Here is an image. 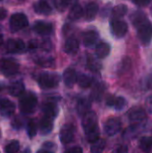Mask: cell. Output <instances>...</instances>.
Here are the masks:
<instances>
[{
    "label": "cell",
    "instance_id": "6da1fadb",
    "mask_svg": "<svg viewBox=\"0 0 152 153\" xmlns=\"http://www.w3.org/2000/svg\"><path fill=\"white\" fill-rule=\"evenodd\" d=\"M37 104H38L37 96L31 91L24 92L20 97L19 107H20V110L23 114L28 115L33 113L37 107Z\"/></svg>",
    "mask_w": 152,
    "mask_h": 153
},
{
    "label": "cell",
    "instance_id": "7a4b0ae2",
    "mask_svg": "<svg viewBox=\"0 0 152 153\" xmlns=\"http://www.w3.org/2000/svg\"><path fill=\"white\" fill-rule=\"evenodd\" d=\"M60 76L53 73H42L38 78L39 86L43 89H52L59 84Z\"/></svg>",
    "mask_w": 152,
    "mask_h": 153
},
{
    "label": "cell",
    "instance_id": "3957f363",
    "mask_svg": "<svg viewBox=\"0 0 152 153\" xmlns=\"http://www.w3.org/2000/svg\"><path fill=\"white\" fill-rule=\"evenodd\" d=\"M28 18L25 14L21 13H13L9 21V25H10V30L13 32L19 31L25 27L28 26Z\"/></svg>",
    "mask_w": 152,
    "mask_h": 153
},
{
    "label": "cell",
    "instance_id": "277c9868",
    "mask_svg": "<svg viewBox=\"0 0 152 153\" xmlns=\"http://www.w3.org/2000/svg\"><path fill=\"white\" fill-rule=\"evenodd\" d=\"M137 35L143 45H149L152 39V23L148 20L139 25Z\"/></svg>",
    "mask_w": 152,
    "mask_h": 153
},
{
    "label": "cell",
    "instance_id": "5b68a950",
    "mask_svg": "<svg viewBox=\"0 0 152 153\" xmlns=\"http://www.w3.org/2000/svg\"><path fill=\"white\" fill-rule=\"evenodd\" d=\"M19 64L13 59L4 58L0 60V72L5 76H12L18 73Z\"/></svg>",
    "mask_w": 152,
    "mask_h": 153
},
{
    "label": "cell",
    "instance_id": "8992f818",
    "mask_svg": "<svg viewBox=\"0 0 152 153\" xmlns=\"http://www.w3.org/2000/svg\"><path fill=\"white\" fill-rule=\"evenodd\" d=\"M82 127H83L85 133H88V132H90L92 130L99 128L98 117H97L96 113L90 111L86 115H84L82 117Z\"/></svg>",
    "mask_w": 152,
    "mask_h": 153
},
{
    "label": "cell",
    "instance_id": "52a82bcc",
    "mask_svg": "<svg viewBox=\"0 0 152 153\" xmlns=\"http://www.w3.org/2000/svg\"><path fill=\"white\" fill-rule=\"evenodd\" d=\"M110 27H111V31L113 35L117 39L125 37L128 31L127 23L121 20H112L110 23Z\"/></svg>",
    "mask_w": 152,
    "mask_h": 153
},
{
    "label": "cell",
    "instance_id": "ba28073f",
    "mask_svg": "<svg viewBox=\"0 0 152 153\" xmlns=\"http://www.w3.org/2000/svg\"><path fill=\"white\" fill-rule=\"evenodd\" d=\"M122 127L121 121L117 118H109L104 125V131L108 136L116 135Z\"/></svg>",
    "mask_w": 152,
    "mask_h": 153
},
{
    "label": "cell",
    "instance_id": "9c48e42d",
    "mask_svg": "<svg viewBox=\"0 0 152 153\" xmlns=\"http://www.w3.org/2000/svg\"><path fill=\"white\" fill-rule=\"evenodd\" d=\"M128 117L129 120L133 123V125H139L146 119V113L142 108L135 107L129 111Z\"/></svg>",
    "mask_w": 152,
    "mask_h": 153
},
{
    "label": "cell",
    "instance_id": "30bf717a",
    "mask_svg": "<svg viewBox=\"0 0 152 153\" xmlns=\"http://www.w3.org/2000/svg\"><path fill=\"white\" fill-rule=\"evenodd\" d=\"M74 137V128L72 125H65L59 134V138L62 143L67 144L70 143Z\"/></svg>",
    "mask_w": 152,
    "mask_h": 153
},
{
    "label": "cell",
    "instance_id": "8fae6325",
    "mask_svg": "<svg viewBox=\"0 0 152 153\" xmlns=\"http://www.w3.org/2000/svg\"><path fill=\"white\" fill-rule=\"evenodd\" d=\"M6 50L10 53H22L25 50V44L19 39H8L6 42Z\"/></svg>",
    "mask_w": 152,
    "mask_h": 153
},
{
    "label": "cell",
    "instance_id": "7c38bea8",
    "mask_svg": "<svg viewBox=\"0 0 152 153\" xmlns=\"http://www.w3.org/2000/svg\"><path fill=\"white\" fill-rule=\"evenodd\" d=\"M15 105L8 99H0V113L4 117H10L14 113Z\"/></svg>",
    "mask_w": 152,
    "mask_h": 153
},
{
    "label": "cell",
    "instance_id": "4fadbf2b",
    "mask_svg": "<svg viewBox=\"0 0 152 153\" xmlns=\"http://www.w3.org/2000/svg\"><path fill=\"white\" fill-rule=\"evenodd\" d=\"M33 30L36 33L42 36H46V35H49L53 31V25L47 22L39 21L35 22L33 26Z\"/></svg>",
    "mask_w": 152,
    "mask_h": 153
},
{
    "label": "cell",
    "instance_id": "5bb4252c",
    "mask_svg": "<svg viewBox=\"0 0 152 153\" xmlns=\"http://www.w3.org/2000/svg\"><path fill=\"white\" fill-rule=\"evenodd\" d=\"M43 113L45 117H50L55 119L56 117L58 115L59 112V108L57 107V105L54 102H47L44 104L43 106Z\"/></svg>",
    "mask_w": 152,
    "mask_h": 153
},
{
    "label": "cell",
    "instance_id": "9a60e30c",
    "mask_svg": "<svg viewBox=\"0 0 152 153\" xmlns=\"http://www.w3.org/2000/svg\"><path fill=\"white\" fill-rule=\"evenodd\" d=\"M99 39V33L96 30H88L83 34V44L85 47H93Z\"/></svg>",
    "mask_w": 152,
    "mask_h": 153
},
{
    "label": "cell",
    "instance_id": "2e32d148",
    "mask_svg": "<svg viewBox=\"0 0 152 153\" xmlns=\"http://www.w3.org/2000/svg\"><path fill=\"white\" fill-rule=\"evenodd\" d=\"M63 78H64L65 84L67 87H73L74 85V83L77 82L78 76H77L76 72H75L74 69H73V68H67L64 72Z\"/></svg>",
    "mask_w": 152,
    "mask_h": 153
},
{
    "label": "cell",
    "instance_id": "e0dca14e",
    "mask_svg": "<svg viewBox=\"0 0 152 153\" xmlns=\"http://www.w3.org/2000/svg\"><path fill=\"white\" fill-rule=\"evenodd\" d=\"M108 105H109L110 107H113L116 110L120 111L126 108L127 101L123 97H116V98L110 97L109 99H108Z\"/></svg>",
    "mask_w": 152,
    "mask_h": 153
},
{
    "label": "cell",
    "instance_id": "ac0fdd59",
    "mask_svg": "<svg viewBox=\"0 0 152 153\" xmlns=\"http://www.w3.org/2000/svg\"><path fill=\"white\" fill-rule=\"evenodd\" d=\"M9 94L13 97H21L25 92L24 84L22 82H14L10 84L8 88Z\"/></svg>",
    "mask_w": 152,
    "mask_h": 153
},
{
    "label": "cell",
    "instance_id": "d6986e66",
    "mask_svg": "<svg viewBox=\"0 0 152 153\" xmlns=\"http://www.w3.org/2000/svg\"><path fill=\"white\" fill-rule=\"evenodd\" d=\"M33 7H34V11L39 14L47 15V14L51 13V12H52V8L49 5V4L44 0H39L37 3H35Z\"/></svg>",
    "mask_w": 152,
    "mask_h": 153
},
{
    "label": "cell",
    "instance_id": "ffe728a7",
    "mask_svg": "<svg viewBox=\"0 0 152 153\" xmlns=\"http://www.w3.org/2000/svg\"><path fill=\"white\" fill-rule=\"evenodd\" d=\"M98 12H99V5H98V4H96L94 2L89 3L87 4V6H86V10H85V13H84L85 19L87 21H89V22L94 20L95 17L98 14Z\"/></svg>",
    "mask_w": 152,
    "mask_h": 153
},
{
    "label": "cell",
    "instance_id": "44dd1931",
    "mask_svg": "<svg viewBox=\"0 0 152 153\" xmlns=\"http://www.w3.org/2000/svg\"><path fill=\"white\" fill-rule=\"evenodd\" d=\"M53 118L45 117L41 119L40 123H39V130L40 133L44 135L48 134L52 130H53Z\"/></svg>",
    "mask_w": 152,
    "mask_h": 153
},
{
    "label": "cell",
    "instance_id": "7402d4cb",
    "mask_svg": "<svg viewBox=\"0 0 152 153\" xmlns=\"http://www.w3.org/2000/svg\"><path fill=\"white\" fill-rule=\"evenodd\" d=\"M79 49V42L75 38H69L65 44V51L69 55H74Z\"/></svg>",
    "mask_w": 152,
    "mask_h": 153
},
{
    "label": "cell",
    "instance_id": "603a6c76",
    "mask_svg": "<svg viewBox=\"0 0 152 153\" xmlns=\"http://www.w3.org/2000/svg\"><path fill=\"white\" fill-rule=\"evenodd\" d=\"M110 53V46L102 41V42H99L97 47H96V55L99 58H105L107 57Z\"/></svg>",
    "mask_w": 152,
    "mask_h": 153
},
{
    "label": "cell",
    "instance_id": "cb8c5ba5",
    "mask_svg": "<svg viewBox=\"0 0 152 153\" xmlns=\"http://www.w3.org/2000/svg\"><path fill=\"white\" fill-rule=\"evenodd\" d=\"M83 14H84V13H83V9H82V5L79 4H75L74 5H73L71 7V10L68 14V18L72 21H76V20L82 18Z\"/></svg>",
    "mask_w": 152,
    "mask_h": 153
},
{
    "label": "cell",
    "instance_id": "d4e9b609",
    "mask_svg": "<svg viewBox=\"0 0 152 153\" xmlns=\"http://www.w3.org/2000/svg\"><path fill=\"white\" fill-rule=\"evenodd\" d=\"M128 8L125 4H118L112 10V20H120L127 13Z\"/></svg>",
    "mask_w": 152,
    "mask_h": 153
},
{
    "label": "cell",
    "instance_id": "484cf974",
    "mask_svg": "<svg viewBox=\"0 0 152 153\" xmlns=\"http://www.w3.org/2000/svg\"><path fill=\"white\" fill-rule=\"evenodd\" d=\"M91 104L90 102L87 100V99H82L79 100L78 104H77V110H78V114L81 116H84L86 115L88 112H90Z\"/></svg>",
    "mask_w": 152,
    "mask_h": 153
},
{
    "label": "cell",
    "instance_id": "4316f807",
    "mask_svg": "<svg viewBox=\"0 0 152 153\" xmlns=\"http://www.w3.org/2000/svg\"><path fill=\"white\" fill-rule=\"evenodd\" d=\"M140 148L142 152L145 153H149L152 149V137L144 136L140 140Z\"/></svg>",
    "mask_w": 152,
    "mask_h": 153
},
{
    "label": "cell",
    "instance_id": "83f0119b",
    "mask_svg": "<svg viewBox=\"0 0 152 153\" xmlns=\"http://www.w3.org/2000/svg\"><path fill=\"white\" fill-rule=\"evenodd\" d=\"M106 147V141L104 139H99L98 141L94 142L90 147L91 153H102Z\"/></svg>",
    "mask_w": 152,
    "mask_h": 153
},
{
    "label": "cell",
    "instance_id": "f1b7e54d",
    "mask_svg": "<svg viewBox=\"0 0 152 153\" xmlns=\"http://www.w3.org/2000/svg\"><path fill=\"white\" fill-rule=\"evenodd\" d=\"M77 0H55V5L59 11H65L70 5H74Z\"/></svg>",
    "mask_w": 152,
    "mask_h": 153
},
{
    "label": "cell",
    "instance_id": "f546056e",
    "mask_svg": "<svg viewBox=\"0 0 152 153\" xmlns=\"http://www.w3.org/2000/svg\"><path fill=\"white\" fill-rule=\"evenodd\" d=\"M77 82L82 88H89L92 83V78L87 74H80L77 78Z\"/></svg>",
    "mask_w": 152,
    "mask_h": 153
},
{
    "label": "cell",
    "instance_id": "4dcf8cb0",
    "mask_svg": "<svg viewBox=\"0 0 152 153\" xmlns=\"http://www.w3.org/2000/svg\"><path fill=\"white\" fill-rule=\"evenodd\" d=\"M105 90H106V85L104 83L101 82V83L97 84L91 92V98L95 100H99L100 97L102 96L103 92L105 91Z\"/></svg>",
    "mask_w": 152,
    "mask_h": 153
},
{
    "label": "cell",
    "instance_id": "1f68e13d",
    "mask_svg": "<svg viewBox=\"0 0 152 153\" xmlns=\"http://www.w3.org/2000/svg\"><path fill=\"white\" fill-rule=\"evenodd\" d=\"M147 20L148 19L146 18V16L143 14L142 12H135L133 15L132 16V22L135 27H138L139 25H141L142 22H144Z\"/></svg>",
    "mask_w": 152,
    "mask_h": 153
},
{
    "label": "cell",
    "instance_id": "d6a6232c",
    "mask_svg": "<svg viewBox=\"0 0 152 153\" xmlns=\"http://www.w3.org/2000/svg\"><path fill=\"white\" fill-rule=\"evenodd\" d=\"M38 131V126L37 124L34 120H30L29 123L27 124V133L30 138H33L37 134Z\"/></svg>",
    "mask_w": 152,
    "mask_h": 153
},
{
    "label": "cell",
    "instance_id": "836d02e7",
    "mask_svg": "<svg viewBox=\"0 0 152 153\" xmlns=\"http://www.w3.org/2000/svg\"><path fill=\"white\" fill-rule=\"evenodd\" d=\"M19 150H20V143L16 140L9 143L4 148L5 153H16Z\"/></svg>",
    "mask_w": 152,
    "mask_h": 153
},
{
    "label": "cell",
    "instance_id": "e575fe53",
    "mask_svg": "<svg viewBox=\"0 0 152 153\" xmlns=\"http://www.w3.org/2000/svg\"><path fill=\"white\" fill-rule=\"evenodd\" d=\"M139 125H134L131 127H128L125 131V134H124V136L127 139H130V138H133L134 136H136L139 133Z\"/></svg>",
    "mask_w": 152,
    "mask_h": 153
},
{
    "label": "cell",
    "instance_id": "d590c367",
    "mask_svg": "<svg viewBox=\"0 0 152 153\" xmlns=\"http://www.w3.org/2000/svg\"><path fill=\"white\" fill-rule=\"evenodd\" d=\"M42 150L47 153H56L57 147L52 142H46L42 145Z\"/></svg>",
    "mask_w": 152,
    "mask_h": 153
},
{
    "label": "cell",
    "instance_id": "8d00e7d4",
    "mask_svg": "<svg viewBox=\"0 0 152 153\" xmlns=\"http://www.w3.org/2000/svg\"><path fill=\"white\" fill-rule=\"evenodd\" d=\"M53 63H54V61L52 58H42L38 61V64L44 67H50L53 65Z\"/></svg>",
    "mask_w": 152,
    "mask_h": 153
},
{
    "label": "cell",
    "instance_id": "74e56055",
    "mask_svg": "<svg viewBox=\"0 0 152 153\" xmlns=\"http://www.w3.org/2000/svg\"><path fill=\"white\" fill-rule=\"evenodd\" d=\"M12 126H13V127L14 129H20V128H22V126H23V122H22V120L21 119V117H16L13 119V121L12 122Z\"/></svg>",
    "mask_w": 152,
    "mask_h": 153
},
{
    "label": "cell",
    "instance_id": "f35d334b",
    "mask_svg": "<svg viewBox=\"0 0 152 153\" xmlns=\"http://www.w3.org/2000/svg\"><path fill=\"white\" fill-rule=\"evenodd\" d=\"M113 153H128V148L125 145H118L115 148Z\"/></svg>",
    "mask_w": 152,
    "mask_h": 153
},
{
    "label": "cell",
    "instance_id": "ab89813d",
    "mask_svg": "<svg viewBox=\"0 0 152 153\" xmlns=\"http://www.w3.org/2000/svg\"><path fill=\"white\" fill-rule=\"evenodd\" d=\"M145 106H146V109L148 110V112L152 114V95L147 98L145 101Z\"/></svg>",
    "mask_w": 152,
    "mask_h": 153
},
{
    "label": "cell",
    "instance_id": "60d3db41",
    "mask_svg": "<svg viewBox=\"0 0 152 153\" xmlns=\"http://www.w3.org/2000/svg\"><path fill=\"white\" fill-rule=\"evenodd\" d=\"M132 1L133 2V4H135L138 6H147L151 2V0H132Z\"/></svg>",
    "mask_w": 152,
    "mask_h": 153
},
{
    "label": "cell",
    "instance_id": "b9f144b4",
    "mask_svg": "<svg viewBox=\"0 0 152 153\" xmlns=\"http://www.w3.org/2000/svg\"><path fill=\"white\" fill-rule=\"evenodd\" d=\"M65 153H82V149L79 146H76V147H73V148H70L68 149Z\"/></svg>",
    "mask_w": 152,
    "mask_h": 153
},
{
    "label": "cell",
    "instance_id": "7bdbcfd3",
    "mask_svg": "<svg viewBox=\"0 0 152 153\" xmlns=\"http://www.w3.org/2000/svg\"><path fill=\"white\" fill-rule=\"evenodd\" d=\"M41 47H42L44 49H46V50H49L50 48H51V43H50L49 40H46V41H44V42L42 43Z\"/></svg>",
    "mask_w": 152,
    "mask_h": 153
},
{
    "label": "cell",
    "instance_id": "ee69618b",
    "mask_svg": "<svg viewBox=\"0 0 152 153\" xmlns=\"http://www.w3.org/2000/svg\"><path fill=\"white\" fill-rule=\"evenodd\" d=\"M6 13H7V12H6L4 9L0 8V20L4 19V18L6 17Z\"/></svg>",
    "mask_w": 152,
    "mask_h": 153
},
{
    "label": "cell",
    "instance_id": "f6af8a7d",
    "mask_svg": "<svg viewBox=\"0 0 152 153\" xmlns=\"http://www.w3.org/2000/svg\"><path fill=\"white\" fill-rule=\"evenodd\" d=\"M29 47L30 49H33V48H36L38 47V44H37V41L36 40H31L29 44Z\"/></svg>",
    "mask_w": 152,
    "mask_h": 153
},
{
    "label": "cell",
    "instance_id": "bcb514c9",
    "mask_svg": "<svg viewBox=\"0 0 152 153\" xmlns=\"http://www.w3.org/2000/svg\"><path fill=\"white\" fill-rule=\"evenodd\" d=\"M3 42H4V39H3V36L0 34V46L3 44Z\"/></svg>",
    "mask_w": 152,
    "mask_h": 153
},
{
    "label": "cell",
    "instance_id": "7dc6e473",
    "mask_svg": "<svg viewBox=\"0 0 152 153\" xmlns=\"http://www.w3.org/2000/svg\"><path fill=\"white\" fill-rule=\"evenodd\" d=\"M22 153H30V149H26Z\"/></svg>",
    "mask_w": 152,
    "mask_h": 153
},
{
    "label": "cell",
    "instance_id": "c3c4849f",
    "mask_svg": "<svg viewBox=\"0 0 152 153\" xmlns=\"http://www.w3.org/2000/svg\"><path fill=\"white\" fill-rule=\"evenodd\" d=\"M38 153H47L46 152H44L43 150H41V151H39V152H38Z\"/></svg>",
    "mask_w": 152,
    "mask_h": 153
},
{
    "label": "cell",
    "instance_id": "681fc988",
    "mask_svg": "<svg viewBox=\"0 0 152 153\" xmlns=\"http://www.w3.org/2000/svg\"><path fill=\"white\" fill-rule=\"evenodd\" d=\"M151 15H152V7H151Z\"/></svg>",
    "mask_w": 152,
    "mask_h": 153
},
{
    "label": "cell",
    "instance_id": "f907efd6",
    "mask_svg": "<svg viewBox=\"0 0 152 153\" xmlns=\"http://www.w3.org/2000/svg\"><path fill=\"white\" fill-rule=\"evenodd\" d=\"M0 1H1V0H0Z\"/></svg>",
    "mask_w": 152,
    "mask_h": 153
}]
</instances>
